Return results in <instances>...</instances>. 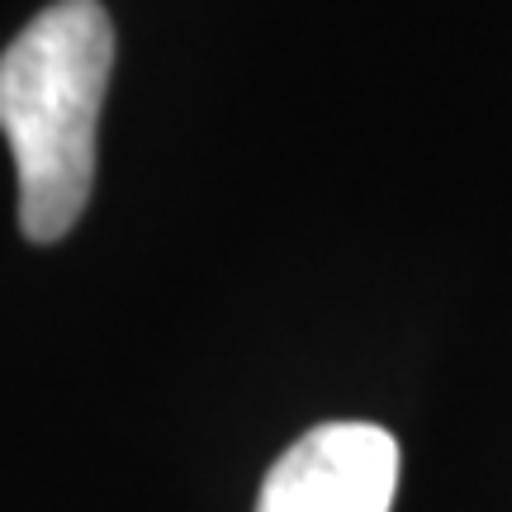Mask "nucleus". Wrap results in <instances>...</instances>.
<instances>
[{
  "label": "nucleus",
  "instance_id": "obj_2",
  "mask_svg": "<svg viewBox=\"0 0 512 512\" xmlns=\"http://www.w3.org/2000/svg\"><path fill=\"white\" fill-rule=\"evenodd\" d=\"M399 460L380 422H318L266 470L256 512H389Z\"/></svg>",
  "mask_w": 512,
  "mask_h": 512
},
{
  "label": "nucleus",
  "instance_id": "obj_1",
  "mask_svg": "<svg viewBox=\"0 0 512 512\" xmlns=\"http://www.w3.org/2000/svg\"><path fill=\"white\" fill-rule=\"evenodd\" d=\"M110 67L114 24L100 0H57L0 53V133L15 152L29 242L67 238L86 214Z\"/></svg>",
  "mask_w": 512,
  "mask_h": 512
}]
</instances>
